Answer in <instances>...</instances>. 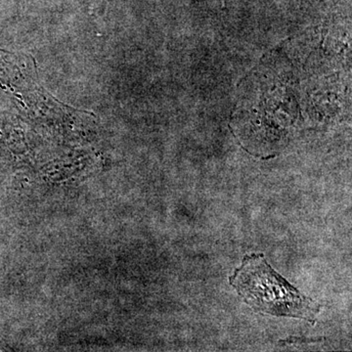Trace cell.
Segmentation results:
<instances>
[{"label": "cell", "instance_id": "6da1fadb", "mask_svg": "<svg viewBox=\"0 0 352 352\" xmlns=\"http://www.w3.org/2000/svg\"><path fill=\"white\" fill-rule=\"evenodd\" d=\"M231 286L252 309L279 317L316 321L320 305L278 274L263 254H250L230 278Z\"/></svg>", "mask_w": 352, "mask_h": 352}, {"label": "cell", "instance_id": "7a4b0ae2", "mask_svg": "<svg viewBox=\"0 0 352 352\" xmlns=\"http://www.w3.org/2000/svg\"><path fill=\"white\" fill-rule=\"evenodd\" d=\"M321 339H298V338H289V339L284 340L286 344H296V342H320Z\"/></svg>", "mask_w": 352, "mask_h": 352}]
</instances>
